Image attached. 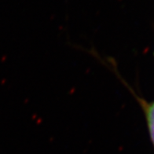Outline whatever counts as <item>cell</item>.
Instances as JSON below:
<instances>
[{"label":"cell","instance_id":"cell-1","mask_svg":"<svg viewBox=\"0 0 154 154\" xmlns=\"http://www.w3.org/2000/svg\"><path fill=\"white\" fill-rule=\"evenodd\" d=\"M146 114H147L150 138L152 140V144L154 145V102L148 106L147 110H146Z\"/></svg>","mask_w":154,"mask_h":154}]
</instances>
